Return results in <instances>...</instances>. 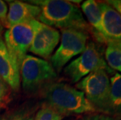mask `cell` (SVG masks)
I'll return each mask as SVG.
<instances>
[{
    "mask_svg": "<svg viewBox=\"0 0 121 120\" xmlns=\"http://www.w3.org/2000/svg\"><path fill=\"white\" fill-rule=\"evenodd\" d=\"M102 11V41L121 40V16L106 2H99Z\"/></svg>",
    "mask_w": 121,
    "mask_h": 120,
    "instance_id": "obj_9",
    "label": "cell"
},
{
    "mask_svg": "<svg viewBox=\"0 0 121 120\" xmlns=\"http://www.w3.org/2000/svg\"><path fill=\"white\" fill-rule=\"evenodd\" d=\"M77 120H118L110 115L101 113V112H94L83 115L79 117Z\"/></svg>",
    "mask_w": 121,
    "mask_h": 120,
    "instance_id": "obj_18",
    "label": "cell"
},
{
    "mask_svg": "<svg viewBox=\"0 0 121 120\" xmlns=\"http://www.w3.org/2000/svg\"><path fill=\"white\" fill-rule=\"evenodd\" d=\"M41 24L42 23L38 20H32L14 25L4 33V42L7 50L19 69Z\"/></svg>",
    "mask_w": 121,
    "mask_h": 120,
    "instance_id": "obj_6",
    "label": "cell"
},
{
    "mask_svg": "<svg viewBox=\"0 0 121 120\" xmlns=\"http://www.w3.org/2000/svg\"><path fill=\"white\" fill-rule=\"evenodd\" d=\"M106 70H99L89 73L76 84L97 112L109 115L110 80Z\"/></svg>",
    "mask_w": 121,
    "mask_h": 120,
    "instance_id": "obj_5",
    "label": "cell"
},
{
    "mask_svg": "<svg viewBox=\"0 0 121 120\" xmlns=\"http://www.w3.org/2000/svg\"><path fill=\"white\" fill-rule=\"evenodd\" d=\"M99 70H106L109 73H114L108 66L97 45L90 41L84 52L63 68V74L71 83H76L89 73Z\"/></svg>",
    "mask_w": 121,
    "mask_h": 120,
    "instance_id": "obj_4",
    "label": "cell"
},
{
    "mask_svg": "<svg viewBox=\"0 0 121 120\" xmlns=\"http://www.w3.org/2000/svg\"><path fill=\"white\" fill-rule=\"evenodd\" d=\"M106 43L105 62L112 70L121 72V40H109Z\"/></svg>",
    "mask_w": 121,
    "mask_h": 120,
    "instance_id": "obj_15",
    "label": "cell"
},
{
    "mask_svg": "<svg viewBox=\"0 0 121 120\" xmlns=\"http://www.w3.org/2000/svg\"><path fill=\"white\" fill-rule=\"evenodd\" d=\"M20 76L23 91L28 95H38L58 79V73L49 62L31 55H27L23 60Z\"/></svg>",
    "mask_w": 121,
    "mask_h": 120,
    "instance_id": "obj_3",
    "label": "cell"
},
{
    "mask_svg": "<svg viewBox=\"0 0 121 120\" xmlns=\"http://www.w3.org/2000/svg\"><path fill=\"white\" fill-rule=\"evenodd\" d=\"M109 5H110L121 16V0H109L106 1Z\"/></svg>",
    "mask_w": 121,
    "mask_h": 120,
    "instance_id": "obj_20",
    "label": "cell"
},
{
    "mask_svg": "<svg viewBox=\"0 0 121 120\" xmlns=\"http://www.w3.org/2000/svg\"><path fill=\"white\" fill-rule=\"evenodd\" d=\"M0 77L10 87L12 91L20 90V69L9 55L2 35H0Z\"/></svg>",
    "mask_w": 121,
    "mask_h": 120,
    "instance_id": "obj_10",
    "label": "cell"
},
{
    "mask_svg": "<svg viewBox=\"0 0 121 120\" xmlns=\"http://www.w3.org/2000/svg\"><path fill=\"white\" fill-rule=\"evenodd\" d=\"M7 14H8V7H7L6 2L0 0V24L3 28L9 29Z\"/></svg>",
    "mask_w": 121,
    "mask_h": 120,
    "instance_id": "obj_19",
    "label": "cell"
},
{
    "mask_svg": "<svg viewBox=\"0 0 121 120\" xmlns=\"http://www.w3.org/2000/svg\"><path fill=\"white\" fill-rule=\"evenodd\" d=\"M81 9L87 20V24L94 32L95 37L100 41H102V11L99 2L94 0H87L81 5Z\"/></svg>",
    "mask_w": 121,
    "mask_h": 120,
    "instance_id": "obj_12",
    "label": "cell"
},
{
    "mask_svg": "<svg viewBox=\"0 0 121 120\" xmlns=\"http://www.w3.org/2000/svg\"><path fill=\"white\" fill-rule=\"evenodd\" d=\"M3 29H4L3 27H2L1 24H0V35H2V33L3 32Z\"/></svg>",
    "mask_w": 121,
    "mask_h": 120,
    "instance_id": "obj_21",
    "label": "cell"
},
{
    "mask_svg": "<svg viewBox=\"0 0 121 120\" xmlns=\"http://www.w3.org/2000/svg\"><path fill=\"white\" fill-rule=\"evenodd\" d=\"M60 41V32L52 27L42 24L33 38L29 52L41 58L50 59Z\"/></svg>",
    "mask_w": 121,
    "mask_h": 120,
    "instance_id": "obj_8",
    "label": "cell"
},
{
    "mask_svg": "<svg viewBox=\"0 0 121 120\" xmlns=\"http://www.w3.org/2000/svg\"><path fill=\"white\" fill-rule=\"evenodd\" d=\"M64 116L46 104H42L36 112L34 120H63Z\"/></svg>",
    "mask_w": 121,
    "mask_h": 120,
    "instance_id": "obj_16",
    "label": "cell"
},
{
    "mask_svg": "<svg viewBox=\"0 0 121 120\" xmlns=\"http://www.w3.org/2000/svg\"><path fill=\"white\" fill-rule=\"evenodd\" d=\"M12 89L0 77V110L6 108L11 101Z\"/></svg>",
    "mask_w": 121,
    "mask_h": 120,
    "instance_id": "obj_17",
    "label": "cell"
},
{
    "mask_svg": "<svg viewBox=\"0 0 121 120\" xmlns=\"http://www.w3.org/2000/svg\"><path fill=\"white\" fill-rule=\"evenodd\" d=\"M40 106L35 100L27 101L5 114L2 120H34Z\"/></svg>",
    "mask_w": 121,
    "mask_h": 120,
    "instance_id": "obj_13",
    "label": "cell"
},
{
    "mask_svg": "<svg viewBox=\"0 0 121 120\" xmlns=\"http://www.w3.org/2000/svg\"><path fill=\"white\" fill-rule=\"evenodd\" d=\"M60 45L50 58V63L59 73L75 56L81 55L87 46L89 33L74 29H61Z\"/></svg>",
    "mask_w": 121,
    "mask_h": 120,
    "instance_id": "obj_7",
    "label": "cell"
},
{
    "mask_svg": "<svg viewBox=\"0 0 121 120\" xmlns=\"http://www.w3.org/2000/svg\"><path fill=\"white\" fill-rule=\"evenodd\" d=\"M30 2L40 7L41 13L37 20L43 24L54 28L74 29L87 33L91 30L81 9L69 1L38 0Z\"/></svg>",
    "mask_w": 121,
    "mask_h": 120,
    "instance_id": "obj_2",
    "label": "cell"
},
{
    "mask_svg": "<svg viewBox=\"0 0 121 120\" xmlns=\"http://www.w3.org/2000/svg\"><path fill=\"white\" fill-rule=\"evenodd\" d=\"M7 21L10 28L14 25L37 20L41 13V9L36 5L21 1H9Z\"/></svg>",
    "mask_w": 121,
    "mask_h": 120,
    "instance_id": "obj_11",
    "label": "cell"
},
{
    "mask_svg": "<svg viewBox=\"0 0 121 120\" xmlns=\"http://www.w3.org/2000/svg\"><path fill=\"white\" fill-rule=\"evenodd\" d=\"M38 96L46 104L65 117L97 112L84 94L68 83L54 82L45 87Z\"/></svg>",
    "mask_w": 121,
    "mask_h": 120,
    "instance_id": "obj_1",
    "label": "cell"
},
{
    "mask_svg": "<svg viewBox=\"0 0 121 120\" xmlns=\"http://www.w3.org/2000/svg\"><path fill=\"white\" fill-rule=\"evenodd\" d=\"M109 80V115H121V74L115 73Z\"/></svg>",
    "mask_w": 121,
    "mask_h": 120,
    "instance_id": "obj_14",
    "label": "cell"
}]
</instances>
